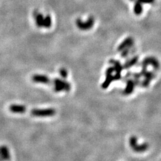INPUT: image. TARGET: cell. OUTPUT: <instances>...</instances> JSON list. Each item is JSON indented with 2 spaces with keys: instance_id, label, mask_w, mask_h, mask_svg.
<instances>
[{
  "instance_id": "obj_1",
  "label": "cell",
  "mask_w": 161,
  "mask_h": 161,
  "mask_svg": "<svg viewBox=\"0 0 161 161\" xmlns=\"http://www.w3.org/2000/svg\"><path fill=\"white\" fill-rule=\"evenodd\" d=\"M32 116L36 117H46L53 116L56 114V110L53 108L49 109H34L30 111Z\"/></svg>"
},
{
  "instance_id": "obj_2",
  "label": "cell",
  "mask_w": 161,
  "mask_h": 161,
  "mask_svg": "<svg viewBox=\"0 0 161 161\" xmlns=\"http://www.w3.org/2000/svg\"><path fill=\"white\" fill-rule=\"evenodd\" d=\"M53 83L54 85V91L56 92H60L62 91H70L71 88V84L65 81L64 80L60 79L59 78H56L53 80Z\"/></svg>"
},
{
  "instance_id": "obj_3",
  "label": "cell",
  "mask_w": 161,
  "mask_h": 161,
  "mask_svg": "<svg viewBox=\"0 0 161 161\" xmlns=\"http://www.w3.org/2000/svg\"><path fill=\"white\" fill-rule=\"evenodd\" d=\"M94 19L93 17L89 18L85 22H82L80 19H78L77 21V26L81 30H88L91 29L93 27V26L94 25Z\"/></svg>"
},
{
  "instance_id": "obj_4",
  "label": "cell",
  "mask_w": 161,
  "mask_h": 161,
  "mask_svg": "<svg viewBox=\"0 0 161 161\" xmlns=\"http://www.w3.org/2000/svg\"><path fill=\"white\" fill-rule=\"evenodd\" d=\"M114 67H109L107 69V71L106 72V80L103 84H102L101 87L103 89H106L110 85L111 82H112L114 79V76L112 75V73L114 72Z\"/></svg>"
},
{
  "instance_id": "obj_5",
  "label": "cell",
  "mask_w": 161,
  "mask_h": 161,
  "mask_svg": "<svg viewBox=\"0 0 161 161\" xmlns=\"http://www.w3.org/2000/svg\"><path fill=\"white\" fill-rule=\"evenodd\" d=\"M11 156L9 149L5 145L0 146V161H8Z\"/></svg>"
},
{
  "instance_id": "obj_6",
  "label": "cell",
  "mask_w": 161,
  "mask_h": 161,
  "mask_svg": "<svg viewBox=\"0 0 161 161\" xmlns=\"http://www.w3.org/2000/svg\"><path fill=\"white\" fill-rule=\"evenodd\" d=\"M32 80L36 83L48 84L50 82V78L47 76L43 75H35L32 77Z\"/></svg>"
},
{
  "instance_id": "obj_7",
  "label": "cell",
  "mask_w": 161,
  "mask_h": 161,
  "mask_svg": "<svg viewBox=\"0 0 161 161\" xmlns=\"http://www.w3.org/2000/svg\"><path fill=\"white\" fill-rule=\"evenodd\" d=\"M26 108L21 104H12L10 106L9 110L11 112L14 114H24L26 112Z\"/></svg>"
},
{
  "instance_id": "obj_8",
  "label": "cell",
  "mask_w": 161,
  "mask_h": 161,
  "mask_svg": "<svg viewBox=\"0 0 161 161\" xmlns=\"http://www.w3.org/2000/svg\"><path fill=\"white\" fill-rule=\"evenodd\" d=\"M135 85H136V84L133 80L128 79L127 82V85H126L125 90L124 91V93L125 95L131 94L133 92Z\"/></svg>"
},
{
  "instance_id": "obj_9",
  "label": "cell",
  "mask_w": 161,
  "mask_h": 161,
  "mask_svg": "<svg viewBox=\"0 0 161 161\" xmlns=\"http://www.w3.org/2000/svg\"><path fill=\"white\" fill-rule=\"evenodd\" d=\"M143 66L147 67L148 65H151L153 66L154 69H158L159 65V63L155 58L153 57H149L146 58V59L143 61L142 63Z\"/></svg>"
},
{
  "instance_id": "obj_10",
  "label": "cell",
  "mask_w": 161,
  "mask_h": 161,
  "mask_svg": "<svg viewBox=\"0 0 161 161\" xmlns=\"http://www.w3.org/2000/svg\"><path fill=\"white\" fill-rule=\"evenodd\" d=\"M134 41L131 38H128L121 43L118 47V50L122 51L125 49H130L133 45Z\"/></svg>"
},
{
  "instance_id": "obj_11",
  "label": "cell",
  "mask_w": 161,
  "mask_h": 161,
  "mask_svg": "<svg viewBox=\"0 0 161 161\" xmlns=\"http://www.w3.org/2000/svg\"><path fill=\"white\" fill-rule=\"evenodd\" d=\"M148 148H149V144H148L147 143H145L141 144H137L132 149H133L134 152H137V153H141V152L147 151Z\"/></svg>"
},
{
  "instance_id": "obj_12",
  "label": "cell",
  "mask_w": 161,
  "mask_h": 161,
  "mask_svg": "<svg viewBox=\"0 0 161 161\" xmlns=\"http://www.w3.org/2000/svg\"><path fill=\"white\" fill-rule=\"evenodd\" d=\"M35 22L37 26L39 28L43 27V21H44L43 15L37 13L36 14H35Z\"/></svg>"
},
{
  "instance_id": "obj_13",
  "label": "cell",
  "mask_w": 161,
  "mask_h": 161,
  "mask_svg": "<svg viewBox=\"0 0 161 161\" xmlns=\"http://www.w3.org/2000/svg\"><path fill=\"white\" fill-rule=\"evenodd\" d=\"M134 13L137 15L140 14L143 12V7L142 4L140 3V2L137 1L134 5Z\"/></svg>"
},
{
  "instance_id": "obj_14",
  "label": "cell",
  "mask_w": 161,
  "mask_h": 161,
  "mask_svg": "<svg viewBox=\"0 0 161 161\" xmlns=\"http://www.w3.org/2000/svg\"><path fill=\"white\" fill-rule=\"evenodd\" d=\"M52 24V21H51V17L49 16H47L46 17L44 18V21H43V26L46 28H50Z\"/></svg>"
},
{
  "instance_id": "obj_15",
  "label": "cell",
  "mask_w": 161,
  "mask_h": 161,
  "mask_svg": "<svg viewBox=\"0 0 161 161\" xmlns=\"http://www.w3.org/2000/svg\"><path fill=\"white\" fill-rule=\"evenodd\" d=\"M138 61V57H134L133 58H132L131 60L128 61L127 63H126L124 67L125 68H130L131 66H134V65Z\"/></svg>"
},
{
  "instance_id": "obj_16",
  "label": "cell",
  "mask_w": 161,
  "mask_h": 161,
  "mask_svg": "<svg viewBox=\"0 0 161 161\" xmlns=\"http://www.w3.org/2000/svg\"><path fill=\"white\" fill-rule=\"evenodd\" d=\"M130 147H131L132 149L136 146L138 144L137 143V138L136 137V136H132L131 137V138H130Z\"/></svg>"
},
{
  "instance_id": "obj_17",
  "label": "cell",
  "mask_w": 161,
  "mask_h": 161,
  "mask_svg": "<svg viewBox=\"0 0 161 161\" xmlns=\"http://www.w3.org/2000/svg\"><path fill=\"white\" fill-rule=\"evenodd\" d=\"M59 72H60L61 77H62V78H67V72L66 70V69H63V68L61 69H60Z\"/></svg>"
},
{
  "instance_id": "obj_18",
  "label": "cell",
  "mask_w": 161,
  "mask_h": 161,
  "mask_svg": "<svg viewBox=\"0 0 161 161\" xmlns=\"http://www.w3.org/2000/svg\"><path fill=\"white\" fill-rule=\"evenodd\" d=\"M137 1L140 2V3H152L154 1V0H138Z\"/></svg>"
},
{
  "instance_id": "obj_19",
  "label": "cell",
  "mask_w": 161,
  "mask_h": 161,
  "mask_svg": "<svg viewBox=\"0 0 161 161\" xmlns=\"http://www.w3.org/2000/svg\"><path fill=\"white\" fill-rule=\"evenodd\" d=\"M131 1H134V0H131Z\"/></svg>"
}]
</instances>
